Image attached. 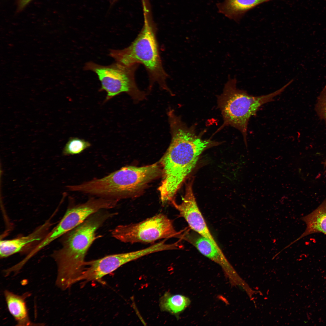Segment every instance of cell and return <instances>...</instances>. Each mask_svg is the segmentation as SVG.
<instances>
[{"mask_svg": "<svg viewBox=\"0 0 326 326\" xmlns=\"http://www.w3.org/2000/svg\"><path fill=\"white\" fill-rule=\"evenodd\" d=\"M160 173L156 163L141 167L125 166L103 177L75 185L74 189L76 192L119 200L139 190Z\"/></svg>", "mask_w": 326, "mask_h": 326, "instance_id": "277c9868", "label": "cell"}, {"mask_svg": "<svg viewBox=\"0 0 326 326\" xmlns=\"http://www.w3.org/2000/svg\"><path fill=\"white\" fill-rule=\"evenodd\" d=\"M324 165H325V175H326V161H325V162Z\"/></svg>", "mask_w": 326, "mask_h": 326, "instance_id": "ffe728a7", "label": "cell"}, {"mask_svg": "<svg viewBox=\"0 0 326 326\" xmlns=\"http://www.w3.org/2000/svg\"><path fill=\"white\" fill-rule=\"evenodd\" d=\"M17 9L19 11L23 10L32 0H17Z\"/></svg>", "mask_w": 326, "mask_h": 326, "instance_id": "ac0fdd59", "label": "cell"}, {"mask_svg": "<svg viewBox=\"0 0 326 326\" xmlns=\"http://www.w3.org/2000/svg\"><path fill=\"white\" fill-rule=\"evenodd\" d=\"M190 303L189 299L184 296L167 292L160 299L159 305L161 311L176 315L184 311Z\"/></svg>", "mask_w": 326, "mask_h": 326, "instance_id": "9a60e30c", "label": "cell"}, {"mask_svg": "<svg viewBox=\"0 0 326 326\" xmlns=\"http://www.w3.org/2000/svg\"><path fill=\"white\" fill-rule=\"evenodd\" d=\"M139 65L127 66L116 62L104 66L89 62L85 64L84 69L97 75L101 83L100 90L107 93L106 101L125 92L134 100L139 101L145 97V94L138 88L135 81V72Z\"/></svg>", "mask_w": 326, "mask_h": 326, "instance_id": "8992f818", "label": "cell"}, {"mask_svg": "<svg viewBox=\"0 0 326 326\" xmlns=\"http://www.w3.org/2000/svg\"><path fill=\"white\" fill-rule=\"evenodd\" d=\"M192 180L187 184L185 194L181 203L174 201L172 203L180 215L186 220L191 229L194 232L210 240L219 247L212 235L197 204L192 189Z\"/></svg>", "mask_w": 326, "mask_h": 326, "instance_id": "9c48e42d", "label": "cell"}, {"mask_svg": "<svg viewBox=\"0 0 326 326\" xmlns=\"http://www.w3.org/2000/svg\"><path fill=\"white\" fill-rule=\"evenodd\" d=\"M144 21L142 27L135 40L121 50H110L109 55L116 62L129 66L141 64L148 74L151 90L155 83L173 95L166 83L168 75L163 67L156 37L155 27L151 19L147 5H143Z\"/></svg>", "mask_w": 326, "mask_h": 326, "instance_id": "3957f363", "label": "cell"}, {"mask_svg": "<svg viewBox=\"0 0 326 326\" xmlns=\"http://www.w3.org/2000/svg\"><path fill=\"white\" fill-rule=\"evenodd\" d=\"M118 0H110V2L112 5H114Z\"/></svg>", "mask_w": 326, "mask_h": 326, "instance_id": "d6986e66", "label": "cell"}, {"mask_svg": "<svg viewBox=\"0 0 326 326\" xmlns=\"http://www.w3.org/2000/svg\"><path fill=\"white\" fill-rule=\"evenodd\" d=\"M274 0H224L218 3L219 12L230 19L239 22L248 11L263 3Z\"/></svg>", "mask_w": 326, "mask_h": 326, "instance_id": "5bb4252c", "label": "cell"}, {"mask_svg": "<svg viewBox=\"0 0 326 326\" xmlns=\"http://www.w3.org/2000/svg\"><path fill=\"white\" fill-rule=\"evenodd\" d=\"M106 210L93 213L62 236L61 247L52 254L57 266L56 285L61 289L66 290L78 282L85 268V259L88 251L99 237L96 236V231L116 214Z\"/></svg>", "mask_w": 326, "mask_h": 326, "instance_id": "7a4b0ae2", "label": "cell"}, {"mask_svg": "<svg viewBox=\"0 0 326 326\" xmlns=\"http://www.w3.org/2000/svg\"><path fill=\"white\" fill-rule=\"evenodd\" d=\"M52 224L50 220L46 221L33 232L26 236L10 240L0 241V256L4 258L22 251L30 244L41 241L47 234Z\"/></svg>", "mask_w": 326, "mask_h": 326, "instance_id": "30bf717a", "label": "cell"}, {"mask_svg": "<svg viewBox=\"0 0 326 326\" xmlns=\"http://www.w3.org/2000/svg\"><path fill=\"white\" fill-rule=\"evenodd\" d=\"M183 236V239L193 245L204 256L222 266H229L219 247L216 246L209 239L196 232L185 234Z\"/></svg>", "mask_w": 326, "mask_h": 326, "instance_id": "7c38bea8", "label": "cell"}, {"mask_svg": "<svg viewBox=\"0 0 326 326\" xmlns=\"http://www.w3.org/2000/svg\"><path fill=\"white\" fill-rule=\"evenodd\" d=\"M301 219L305 223L306 229L299 237L286 246L287 248L311 234L321 233L326 235V198L315 209Z\"/></svg>", "mask_w": 326, "mask_h": 326, "instance_id": "4fadbf2b", "label": "cell"}, {"mask_svg": "<svg viewBox=\"0 0 326 326\" xmlns=\"http://www.w3.org/2000/svg\"><path fill=\"white\" fill-rule=\"evenodd\" d=\"M90 142L78 137L69 138L63 148V155L69 156L79 154L91 146Z\"/></svg>", "mask_w": 326, "mask_h": 326, "instance_id": "2e32d148", "label": "cell"}, {"mask_svg": "<svg viewBox=\"0 0 326 326\" xmlns=\"http://www.w3.org/2000/svg\"><path fill=\"white\" fill-rule=\"evenodd\" d=\"M111 234L121 242L131 244L152 243L162 239L182 238L183 236L176 230L172 221L162 213L137 223L118 225Z\"/></svg>", "mask_w": 326, "mask_h": 326, "instance_id": "52a82bcc", "label": "cell"}, {"mask_svg": "<svg viewBox=\"0 0 326 326\" xmlns=\"http://www.w3.org/2000/svg\"><path fill=\"white\" fill-rule=\"evenodd\" d=\"M145 248L135 251L106 256L85 263V267L79 279V281L87 282L100 281L105 276L121 266L146 255Z\"/></svg>", "mask_w": 326, "mask_h": 326, "instance_id": "ba28073f", "label": "cell"}, {"mask_svg": "<svg viewBox=\"0 0 326 326\" xmlns=\"http://www.w3.org/2000/svg\"><path fill=\"white\" fill-rule=\"evenodd\" d=\"M4 295L8 309L20 326L37 325L32 323L29 316L25 299L30 295L28 292L22 295L16 294L8 290H5Z\"/></svg>", "mask_w": 326, "mask_h": 326, "instance_id": "8fae6325", "label": "cell"}, {"mask_svg": "<svg viewBox=\"0 0 326 326\" xmlns=\"http://www.w3.org/2000/svg\"><path fill=\"white\" fill-rule=\"evenodd\" d=\"M235 78L230 76L225 84L223 92L217 97V104L223 120V124L218 131L227 126H230L239 131L247 147L248 126L249 120L256 115L260 107L273 100L289 86L288 84L269 94L254 96L245 90L238 88Z\"/></svg>", "mask_w": 326, "mask_h": 326, "instance_id": "5b68a950", "label": "cell"}, {"mask_svg": "<svg viewBox=\"0 0 326 326\" xmlns=\"http://www.w3.org/2000/svg\"><path fill=\"white\" fill-rule=\"evenodd\" d=\"M171 140L161 162L163 179L158 188L163 204L172 203L182 184L205 150L219 143L203 139L195 126H188L174 111L168 113Z\"/></svg>", "mask_w": 326, "mask_h": 326, "instance_id": "6da1fadb", "label": "cell"}, {"mask_svg": "<svg viewBox=\"0 0 326 326\" xmlns=\"http://www.w3.org/2000/svg\"><path fill=\"white\" fill-rule=\"evenodd\" d=\"M315 109L319 117L326 123V85L318 97Z\"/></svg>", "mask_w": 326, "mask_h": 326, "instance_id": "e0dca14e", "label": "cell"}]
</instances>
